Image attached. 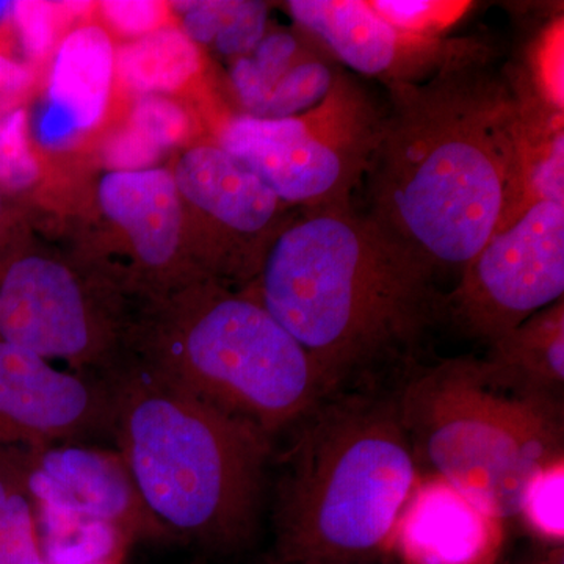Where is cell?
I'll list each match as a JSON object with an SVG mask.
<instances>
[{
	"label": "cell",
	"instance_id": "3",
	"mask_svg": "<svg viewBox=\"0 0 564 564\" xmlns=\"http://www.w3.org/2000/svg\"><path fill=\"white\" fill-rule=\"evenodd\" d=\"M274 452L273 564H356L391 547L417 485L397 393L318 400Z\"/></svg>",
	"mask_w": 564,
	"mask_h": 564
},
{
	"label": "cell",
	"instance_id": "22",
	"mask_svg": "<svg viewBox=\"0 0 564 564\" xmlns=\"http://www.w3.org/2000/svg\"><path fill=\"white\" fill-rule=\"evenodd\" d=\"M397 31L421 39H447L474 3L456 0H367Z\"/></svg>",
	"mask_w": 564,
	"mask_h": 564
},
{
	"label": "cell",
	"instance_id": "9",
	"mask_svg": "<svg viewBox=\"0 0 564 564\" xmlns=\"http://www.w3.org/2000/svg\"><path fill=\"white\" fill-rule=\"evenodd\" d=\"M40 533L96 522L133 541L174 543L155 521L117 448L88 443L22 447Z\"/></svg>",
	"mask_w": 564,
	"mask_h": 564
},
{
	"label": "cell",
	"instance_id": "21",
	"mask_svg": "<svg viewBox=\"0 0 564 564\" xmlns=\"http://www.w3.org/2000/svg\"><path fill=\"white\" fill-rule=\"evenodd\" d=\"M289 32L267 33L261 43L247 57L236 58L231 79L245 113L262 118L265 104L282 77L289 73L314 47Z\"/></svg>",
	"mask_w": 564,
	"mask_h": 564
},
{
	"label": "cell",
	"instance_id": "11",
	"mask_svg": "<svg viewBox=\"0 0 564 564\" xmlns=\"http://www.w3.org/2000/svg\"><path fill=\"white\" fill-rule=\"evenodd\" d=\"M300 31L336 62L389 84H419L437 70L491 47L475 39H421L397 31L362 0H292Z\"/></svg>",
	"mask_w": 564,
	"mask_h": 564
},
{
	"label": "cell",
	"instance_id": "4",
	"mask_svg": "<svg viewBox=\"0 0 564 564\" xmlns=\"http://www.w3.org/2000/svg\"><path fill=\"white\" fill-rule=\"evenodd\" d=\"M106 381L115 448L155 521L176 543L215 554L250 543L274 440L140 364Z\"/></svg>",
	"mask_w": 564,
	"mask_h": 564
},
{
	"label": "cell",
	"instance_id": "7",
	"mask_svg": "<svg viewBox=\"0 0 564 564\" xmlns=\"http://www.w3.org/2000/svg\"><path fill=\"white\" fill-rule=\"evenodd\" d=\"M383 110L343 69L314 109L284 120L240 115L225 122L218 144L285 204L307 210L348 206L364 181Z\"/></svg>",
	"mask_w": 564,
	"mask_h": 564
},
{
	"label": "cell",
	"instance_id": "16",
	"mask_svg": "<svg viewBox=\"0 0 564 564\" xmlns=\"http://www.w3.org/2000/svg\"><path fill=\"white\" fill-rule=\"evenodd\" d=\"M104 212L131 237L141 261L165 265L181 237L180 191L165 170L111 172L99 185Z\"/></svg>",
	"mask_w": 564,
	"mask_h": 564
},
{
	"label": "cell",
	"instance_id": "25",
	"mask_svg": "<svg viewBox=\"0 0 564 564\" xmlns=\"http://www.w3.org/2000/svg\"><path fill=\"white\" fill-rule=\"evenodd\" d=\"M40 177V165L28 141V117L14 110L0 120V185L24 191Z\"/></svg>",
	"mask_w": 564,
	"mask_h": 564
},
{
	"label": "cell",
	"instance_id": "27",
	"mask_svg": "<svg viewBox=\"0 0 564 564\" xmlns=\"http://www.w3.org/2000/svg\"><path fill=\"white\" fill-rule=\"evenodd\" d=\"M129 128L163 154L187 135L188 118L176 104L144 96L132 111Z\"/></svg>",
	"mask_w": 564,
	"mask_h": 564
},
{
	"label": "cell",
	"instance_id": "20",
	"mask_svg": "<svg viewBox=\"0 0 564 564\" xmlns=\"http://www.w3.org/2000/svg\"><path fill=\"white\" fill-rule=\"evenodd\" d=\"M0 564H47L22 447H0Z\"/></svg>",
	"mask_w": 564,
	"mask_h": 564
},
{
	"label": "cell",
	"instance_id": "30",
	"mask_svg": "<svg viewBox=\"0 0 564 564\" xmlns=\"http://www.w3.org/2000/svg\"><path fill=\"white\" fill-rule=\"evenodd\" d=\"M13 3L14 2H0V21L6 20V18L11 14V11H13Z\"/></svg>",
	"mask_w": 564,
	"mask_h": 564
},
{
	"label": "cell",
	"instance_id": "2",
	"mask_svg": "<svg viewBox=\"0 0 564 564\" xmlns=\"http://www.w3.org/2000/svg\"><path fill=\"white\" fill-rule=\"evenodd\" d=\"M256 299L317 369L323 395L410 366L445 317L436 276L352 204L307 210L263 259Z\"/></svg>",
	"mask_w": 564,
	"mask_h": 564
},
{
	"label": "cell",
	"instance_id": "13",
	"mask_svg": "<svg viewBox=\"0 0 564 564\" xmlns=\"http://www.w3.org/2000/svg\"><path fill=\"white\" fill-rule=\"evenodd\" d=\"M502 543V521L432 475L415 485L391 547L406 564H496Z\"/></svg>",
	"mask_w": 564,
	"mask_h": 564
},
{
	"label": "cell",
	"instance_id": "23",
	"mask_svg": "<svg viewBox=\"0 0 564 564\" xmlns=\"http://www.w3.org/2000/svg\"><path fill=\"white\" fill-rule=\"evenodd\" d=\"M563 17H556L534 36L527 63L516 74L545 104L564 110Z\"/></svg>",
	"mask_w": 564,
	"mask_h": 564
},
{
	"label": "cell",
	"instance_id": "10",
	"mask_svg": "<svg viewBox=\"0 0 564 564\" xmlns=\"http://www.w3.org/2000/svg\"><path fill=\"white\" fill-rule=\"evenodd\" d=\"M107 381L63 372L24 348L0 344V447L87 443L110 434Z\"/></svg>",
	"mask_w": 564,
	"mask_h": 564
},
{
	"label": "cell",
	"instance_id": "26",
	"mask_svg": "<svg viewBox=\"0 0 564 564\" xmlns=\"http://www.w3.org/2000/svg\"><path fill=\"white\" fill-rule=\"evenodd\" d=\"M88 9L85 2H14L13 17L24 50L33 58H41L51 50L57 21Z\"/></svg>",
	"mask_w": 564,
	"mask_h": 564
},
{
	"label": "cell",
	"instance_id": "28",
	"mask_svg": "<svg viewBox=\"0 0 564 564\" xmlns=\"http://www.w3.org/2000/svg\"><path fill=\"white\" fill-rule=\"evenodd\" d=\"M107 20L129 35H148L161 29L166 7L151 0H110L102 3Z\"/></svg>",
	"mask_w": 564,
	"mask_h": 564
},
{
	"label": "cell",
	"instance_id": "24",
	"mask_svg": "<svg viewBox=\"0 0 564 564\" xmlns=\"http://www.w3.org/2000/svg\"><path fill=\"white\" fill-rule=\"evenodd\" d=\"M563 502L564 459L552 464L530 481L522 497L519 514L538 536L552 543H563Z\"/></svg>",
	"mask_w": 564,
	"mask_h": 564
},
{
	"label": "cell",
	"instance_id": "14",
	"mask_svg": "<svg viewBox=\"0 0 564 564\" xmlns=\"http://www.w3.org/2000/svg\"><path fill=\"white\" fill-rule=\"evenodd\" d=\"M177 191L229 231L265 232L282 203L272 188L220 144L185 152L174 174Z\"/></svg>",
	"mask_w": 564,
	"mask_h": 564
},
{
	"label": "cell",
	"instance_id": "1",
	"mask_svg": "<svg viewBox=\"0 0 564 564\" xmlns=\"http://www.w3.org/2000/svg\"><path fill=\"white\" fill-rule=\"evenodd\" d=\"M492 50L419 84H389L364 181L366 212L437 276L458 278L524 212L525 126Z\"/></svg>",
	"mask_w": 564,
	"mask_h": 564
},
{
	"label": "cell",
	"instance_id": "12",
	"mask_svg": "<svg viewBox=\"0 0 564 564\" xmlns=\"http://www.w3.org/2000/svg\"><path fill=\"white\" fill-rule=\"evenodd\" d=\"M0 344L79 367L106 350L80 282L36 256L11 262L0 276Z\"/></svg>",
	"mask_w": 564,
	"mask_h": 564
},
{
	"label": "cell",
	"instance_id": "29",
	"mask_svg": "<svg viewBox=\"0 0 564 564\" xmlns=\"http://www.w3.org/2000/svg\"><path fill=\"white\" fill-rule=\"evenodd\" d=\"M31 70L0 54V91L17 93L31 84Z\"/></svg>",
	"mask_w": 564,
	"mask_h": 564
},
{
	"label": "cell",
	"instance_id": "15",
	"mask_svg": "<svg viewBox=\"0 0 564 564\" xmlns=\"http://www.w3.org/2000/svg\"><path fill=\"white\" fill-rule=\"evenodd\" d=\"M113 68V47L101 28L85 25L66 36L52 66L50 109L40 129L44 139L57 143L101 120Z\"/></svg>",
	"mask_w": 564,
	"mask_h": 564
},
{
	"label": "cell",
	"instance_id": "8",
	"mask_svg": "<svg viewBox=\"0 0 564 564\" xmlns=\"http://www.w3.org/2000/svg\"><path fill=\"white\" fill-rule=\"evenodd\" d=\"M563 292L564 202H538L464 267L444 314L467 336L492 344Z\"/></svg>",
	"mask_w": 564,
	"mask_h": 564
},
{
	"label": "cell",
	"instance_id": "6",
	"mask_svg": "<svg viewBox=\"0 0 564 564\" xmlns=\"http://www.w3.org/2000/svg\"><path fill=\"white\" fill-rule=\"evenodd\" d=\"M193 296L140 366L276 441L325 397L310 355L256 296Z\"/></svg>",
	"mask_w": 564,
	"mask_h": 564
},
{
	"label": "cell",
	"instance_id": "18",
	"mask_svg": "<svg viewBox=\"0 0 564 564\" xmlns=\"http://www.w3.org/2000/svg\"><path fill=\"white\" fill-rule=\"evenodd\" d=\"M199 63L196 44L173 28L141 36L115 57L120 79L148 96L177 90L198 73Z\"/></svg>",
	"mask_w": 564,
	"mask_h": 564
},
{
	"label": "cell",
	"instance_id": "17",
	"mask_svg": "<svg viewBox=\"0 0 564 564\" xmlns=\"http://www.w3.org/2000/svg\"><path fill=\"white\" fill-rule=\"evenodd\" d=\"M486 366L502 383L538 399L563 403V299L489 344Z\"/></svg>",
	"mask_w": 564,
	"mask_h": 564
},
{
	"label": "cell",
	"instance_id": "5",
	"mask_svg": "<svg viewBox=\"0 0 564 564\" xmlns=\"http://www.w3.org/2000/svg\"><path fill=\"white\" fill-rule=\"evenodd\" d=\"M397 400L415 463L499 521L518 516L530 481L564 459L563 403L516 391L485 359L421 367Z\"/></svg>",
	"mask_w": 564,
	"mask_h": 564
},
{
	"label": "cell",
	"instance_id": "19",
	"mask_svg": "<svg viewBox=\"0 0 564 564\" xmlns=\"http://www.w3.org/2000/svg\"><path fill=\"white\" fill-rule=\"evenodd\" d=\"M185 35L212 44L226 57H247L267 35L269 7L252 0H202L176 3Z\"/></svg>",
	"mask_w": 564,
	"mask_h": 564
}]
</instances>
